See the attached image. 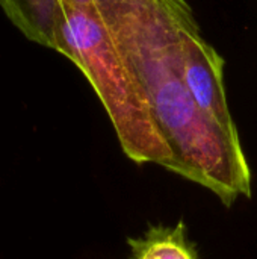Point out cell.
Returning <instances> with one entry per match:
<instances>
[{
	"mask_svg": "<svg viewBox=\"0 0 257 259\" xmlns=\"http://www.w3.org/2000/svg\"><path fill=\"white\" fill-rule=\"evenodd\" d=\"M180 77L198 108L232 141L241 143L226 99L224 61L203 38L198 24L183 35Z\"/></svg>",
	"mask_w": 257,
	"mask_h": 259,
	"instance_id": "cell-3",
	"label": "cell"
},
{
	"mask_svg": "<svg viewBox=\"0 0 257 259\" xmlns=\"http://www.w3.org/2000/svg\"><path fill=\"white\" fill-rule=\"evenodd\" d=\"M155 121L185 170L226 206L251 196V171L232 141L195 103L180 77L183 35L197 20L186 0H95Z\"/></svg>",
	"mask_w": 257,
	"mask_h": 259,
	"instance_id": "cell-1",
	"label": "cell"
},
{
	"mask_svg": "<svg viewBox=\"0 0 257 259\" xmlns=\"http://www.w3.org/2000/svg\"><path fill=\"white\" fill-rule=\"evenodd\" d=\"M0 6L27 39L55 50L59 0H0Z\"/></svg>",
	"mask_w": 257,
	"mask_h": 259,
	"instance_id": "cell-4",
	"label": "cell"
},
{
	"mask_svg": "<svg viewBox=\"0 0 257 259\" xmlns=\"http://www.w3.org/2000/svg\"><path fill=\"white\" fill-rule=\"evenodd\" d=\"M56 52L73 61L103 103L123 152L136 164L153 162L185 178L159 131L148 100L129 71L95 0H59Z\"/></svg>",
	"mask_w": 257,
	"mask_h": 259,
	"instance_id": "cell-2",
	"label": "cell"
},
{
	"mask_svg": "<svg viewBox=\"0 0 257 259\" xmlns=\"http://www.w3.org/2000/svg\"><path fill=\"white\" fill-rule=\"evenodd\" d=\"M133 259H197L186 238V228L153 226L141 238H129Z\"/></svg>",
	"mask_w": 257,
	"mask_h": 259,
	"instance_id": "cell-5",
	"label": "cell"
}]
</instances>
